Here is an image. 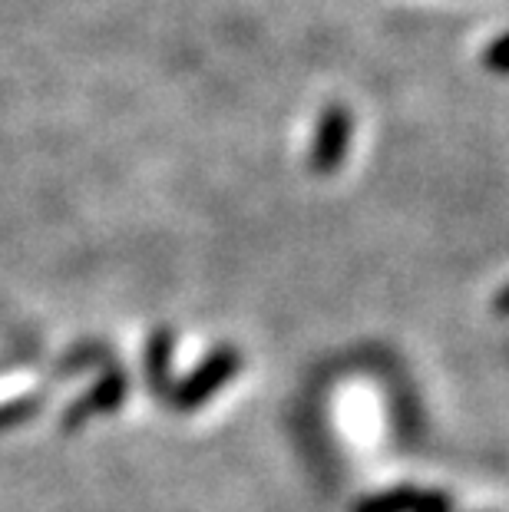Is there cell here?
Here are the masks:
<instances>
[{
    "mask_svg": "<svg viewBox=\"0 0 509 512\" xmlns=\"http://www.w3.org/2000/svg\"><path fill=\"white\" fill-rule=\"evenodd\" d=\"M351 143V113L344 106H324L318 129H314V146H311V169L321 176H331L348 156Z\"/></svg>",
    "mask_w": 509,
    "mask_h": 512,
    "instance_id": "7a4b0ae2",
    "label": "cell"
},
{
    "mask_svg": "<svg viewBox=\"0 0 509 512\" xmlns=\"http://www.w3.org/2000/svg\"><path fill=\"white\" fill-rule=\"evenodd\" d=\"M414 512H453V503L443 489H420Z\"/></svg>",
    "mask_w": 509,
    "mask_h": 512,
    "instance_id": "ba28073f",
    "label": "cell"
},
{
    "mask_svg": "<svg viewBox=\"0 0 509 512\" xmlns=\"http://www.w3.org/2000/svg\"><path fill=\"white\" fill-rule=\"evenodd\" d=\"M238 370H242V354H238L235 347H219V351H212L209 357H205V361L192 370L182 384H176L169 400L176 403L179 410H196L205 400H212L215 394H219Z\"/></svg>",
    "mask_w": 509,
    "mask_h": 512,
    "instance_id": "6da1fadb",
    "label": "cell"
},
{
    "mask_svg": "<svg viewBox=\"0 0 509 512\" xmlns=\"http://www.w3.org/2000/svg\"><path fill=\"white\" fill-rule=\"evenodd\" d=\"M37 410H40V397H24V400L4 403V407H0V430H4V427H14V423L30 420Z\"/></svg>",
    "mask_w": 509,
    "mask_h": 512,
    "instance_id": "8992f818",
    "label": "cell"
},
{
    "mask_svg": "<svg viewBox=\"0 0 509 512\" xmlns=\"http://www.w3.org/2000/svg\"><path fill=\"white\" fill-rule=\"evenodd\" d=\"M126 390H129V380L123 370H113V374H106L100 384H96L90 394L80 397L73 407L67 410V417H63V430H77L83 420L96 417V413H110L116 410L119 403L126 400Z\"/></svg>",
    "mask_w": 509,
    "mask_h": 512,
    "instance_id": "3957f363",
    "label": "cell"
},
{
    "mask_svg": "<svg viewBox=\"0 0 509 512\" xmlns=\"http://www.w3.org/2000/svg\"><path fill=\"white\" fill-rule=\"evenodd\" d=\"M146 380L156 397H172V331H156L146 344Z\"/></svg>",
    "mask_w": 509,
    "mask_h": 512,
    "instance_id": "277c9868",
    "label": "cell"
},
{
    "mask_svg": "<svg viewBox=\"0 0 509 512\" xmlns=\"http://www.w3.org/2000/svg\"><path fill=\"white\" fill-rule=\"evenodd\" d=\"M417 493H420L417 486H394L384 489V493L357 499L351 512H414Z\"/></svg>",
    "mask_w": 509,
    "mask_h": 512,
    "instance_id": "5b68a950",
    "label": "cell"
},
{
    "mask_svg": "<svg viewBox=\"0 0 509 512\" xmlns=\"http://www.w3.org/2000/svg\"><path fill=\"white\" fill-rule=\"evenodd\" d=\"M483 67L493 73H509V34H500L483 50Z\"/></svg>",
    "mask_w": 509,
    "mask_h": 512,
    "instance_id": "52a82bcc",
    "label": "cell"
}]
</instances>
